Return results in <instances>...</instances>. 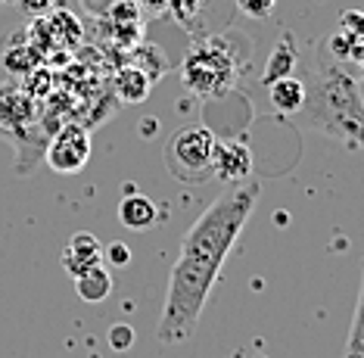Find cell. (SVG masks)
Here are the masks:
<instances>
[{
    "instance_id": "19",
    "label": "cell",
    "mask_w": 364,
    "mask_h": 358,
    "mask_svg": "<svg viewBox=\"0 0 364 358\" xmlns=\"http://www.w3.org/2000/svg\"><path fill=\"white\" fill-rule=\"evenodd\" d=\"M106 339H109V346L115 352H128V349L134 346V327H131V324H115V327H109Z\"/></svg>"
},
{
    "instance_id": "16",
    "label": "cell",
    "mask_w": 364,
    "mask_h": 358,
    "mask_svg": "<svg viewBox=\"0 0 364 358\" xmlns=\"http://www.w3.org/2000/svg\"><path fill=\"white\" fill-rule=\"evenodd\" d=\"M131 65H137L140 72H146L150 81L156 85V81L165 75V69H168V60H165V53L156 44H144V41H140L137 47H131Z\"/></svg>"
},
{
    "instance_id": "15",
    "label": "cell",
    "mask_w": 364,
    "mask_h": 358,
    "mask_svg": "<svg viewBox=\"0 0 364 358\" xmlns=\"http://www.w3.org/2000/svg\"><path fill=\"white\" fill-rule=\"evenodd\" d=\"M75 290L85 302H103L112 293V274L106 271V265H97V268H87L85 274L75 278Z\"/></svg>"
},
{
    "instance_id": "7",
    "label": "cell",
    "mask_w": 364,
    "mask_h": 358,
    "mask_svg": "<svg viewBox=\"0 0 364 358\" xmlns=\"http://www.w3.org/2000/svg\"><path fill=\"white\" fill-rule=\"evenodd\" d=\"M212 172H215V181H225V184H243V181L252 178V149L246 147L243 140L215 137Z\"/></svg>"
},
{
    "instance_id": "13",
    "label": "cell",
    "mask_w": 364,
    "mask_h": 358,
    "mask_svg": "<svg viewBox=\"0 0 364 358\" xmlns=\"http://www.w3.org/2000/svg\"><path fill=\"white\" fill-rule=\"evenodd\" d=\"M296 65H299V47H296L293 35H284L268 53V63H264V72H262V85H271V81L293 75Z\"/></svg>"
},
{
    "instance_id": "11",
    "label": "cell",
    "mask_w": 364,
    "mask_h": 358,
    "mask_svg": "<svg viewBox=\"0 0 364 358\" xmlns=\"http://www.w3.org/2000/svg\"><path fill=\"white\" fill-rule=\"evenodd\" d=\"M119 221L128 231H150L159 224V206L144 194H128L119 203Z\"/></svg>"
},
{
    "instance_id": "10",
    "label": "cell",
    "mask_w": 364,
    "mask_h": 358,
    "mask_svg": "<svg viewBox=\"0 0 364 358\" xmlns=\"http://www.w3.org/2000/svg\"><path fill=\"white\" fill-rule=\"evenodd\" d=\"M31 119H35V97L16 85L0 88V125L10 131H22Z\"/></svg>"
},
{
    "instance_id": "9",
    "label": "cell",
    "mask_w": 364,
    "mask_h": 358,
    "mask_svg": "<svg viewBox=\"0 0 364 358\" xmlns=\"http://www.w3.org/2000/svg\"><path fill=\"white\" fill-rule=\"evenodd\" d=\"M97 265H103V243L97 240L90 231H78V234L69 237V243L63 249V268L72 274V278H78V274H85L87 268H97Z\"/></svg>"
},
{
    "instance_id": "23",
    "label": "cell",
    "mask_w": 364,
    "mask_h": 358,
    "mask_svg": "<svg viewBox=\"0 0 364 358\" xmlns=\"http://www.w3.org/2000/svg\"><path fill=\"white\" fill-rule=\"evenodd\" d=\"M78 4L85 6V13H90L94 19H103V16L109 13L115 4H122V0H78Z\"/></svg>"
},
{
    "instance_id": "14",
    "label": "cell",
    "mask_w": 364,
    "mask_h": 358,
    "mask_svg": "<svg viewBox=\"0 0 364 358\" xmlns=\"http://www.w3.org/2000/svg\"><path fill=\"white\" fill-rule=\"evenodd\" d=\"M153 90V81L146 72H140L137 65L125 63L119 72H115V94H119L125 103H144Z\"/></svg>"
},
{
    "instance_id": "18",
    "label": "cell",
    "mask_w": 364,
    "mask_h": 358,
    "mask_svg": "<svg viewBox=\"0 0 364 358\" xmlns=\"http://www.w3.org/2000/svg\"><path fill=\"white\" fill-rule=\"evenodd\" d=\"M203 4H205V0H168V4H165V10L175 16L184 28H190V25L196 22V16H200Z\"/></svg>"
},
{
    "instance_id": "17",
    "label": "cell",
    "mask_w": 364,
    "mask_h": 358,
    "mask_svg": "<svg viewBox=\"0 0 364 358\" xmlns=\"http://www.w3.org/2000/svg\"><path fill=\"white\" fill-rule=\"evenodd\" d=\"M364 352V262H361V290H358V302H355L352 315V327L346 337V358L361 355Z\"/></svg>"
},
{
    "instance_id": "26",
    "label": "cell",
    "mask_w": 364,
    "mask_h": 358,
    "mask_svg": "<svg viewBox=\"0 0 364 358\" xmlns=\"http://www.w3.org/2000/svg\"><path fill=\"white\" fill-rule=\"evenodd\" d=\"M6 4H16V0H0V6H6Z\"/></svg>"
},
{
    "instance_id": "24",
    "label": "cell",
    "mask_w": 364,
    "mask_h": 358,
    "mask_svg": "<svg viewBox=\"0 0 364 358\" xmlns=\"http://www.w3.org/2000/svg\"><path fill=\"white\" fill-rule=\"evenodd\" d=\"M134 4L146 13H165V4H168V0H134Z\"/></svg>"
},
{
    "instance_id": "22",
    "label": "cell",
    "mask_w": 364,
    "mask_h": 358,
    "mask_svg": "<svg viewBox=\"0 0 364 358\" xmlns=\"http://www.w3.org/2000/svg\"><path fill=\"white\" fill-rule=\"evenodd\" d=\"M103 259H109L115 268H125V265L131 262V249L125 243H109L103 249Z\"/></svg>"
},
{
    "instance_id": "5",
    "label": "cell",
    "mask_w": 364,
    "mask_h": 358,
    "mask_svg": "<svg viewBox=\"0 0 364 358\" xmlns=\"http://www.w3.org/2000/svg\"><path fill=\"white\" fill-rule=\"evenodd\" d=\"M90 149H94L90 131L78 122H69L50 137V144L44 149V159L56 174H78V172H85Z\"/></svg>"
},
{
    "instance_id": "27",
    "label": "cell",
    "mask_w": 364,
    "mask_h": 358,
    "mask_svg": "<svg viewBox=\"0 0 364 358\" xmlns=\"http://www.w3.org/2000/svg\"><path fill=\"white\" fill-rule=\"evenodd\" d=\"M352 358H364V352H361V355H352Z\"/></svg>"
},
{
    "instance_id": "20",
    "label": "cell",
    "mask_w": 364,
    "mask_h": 358,
    "mask_svg": "<svg viewBox=\"0 0 364 358\" xmlns=\"http://www.w3.org/2000/svg\"><path fill=\"white\" fill-rule=\"evenodd\" d=\"M234 4H237L240 13L252 16V19H268V16L274 13L277 0H234Z\"/></svg>"
},
{
    "instance_id": "6",
    "label": "cell",
    "mask_w": 364,
    "mask_h": 358,
    "mask_svg": "<svg viewBox=\"0 0 364 358\" xmlns=\"http://www.w3.org/2000/svg\"><path fill=\"white\" fill-rule=\"evenodd\" d=\"M327 53L339 63H349V65H358L364 63V13L361 10H346L339 16V25L336 31L324 41Z\"/></svg>"
},
{
    "instance_id": "1",
    "label": "cell",
    "mask_w": 364,
    "mask_h": 358,
    "mask_svg": "<svg viewBox=\"0 0 364 358\" xmlns=\"http://www.w3.org/2000/svg\"><path fill=\"white\" fill-rule=\"evenodd\" d=\"M255 203H259V181L250 178L243 184H230L228 194H221L190 224L171 265L165 305L156 327V339L162 346H181L196 334L215 280L243 234Z\"/></svg>"
},
{
    "instance_id": "25",
    "label": "cell",
    "mask_w": 364,
    "mask_h": 358,
    "mask_svg": "<svg viewBox=\"0 0 364 358\" xmlns=\"http://www.w3.org/2000/svg\"><path fill=\"white\" fill-rule=\"evenodd\" d=\"M358 78H361V81H364V63H361V65H358Z\"/></svg>"
},
{
    "instance_id": "8",
    "label": "cell",
    "mask_w": 364,
    "mask_h": 358,
    "mask_svg": "<svg viewBox=\"0 0 364 358\" xmlns=\"http://www.w3.org/2000/svg\"><path fill=\"white\" fill-rule=\"evenodd\" d=\"M81 22L72 16L69 10H50L47 16H41V19H35V28H31V44H35V50L44 44V50L50 47H75L81 44Z\"/></svg>"
},
{
    "instance_id": "21",
    "label": "cell",
    "mask_w": 364,
    "mask_h": 358,
    "mask_svg": "<svg viewBox=\"0 0 364 358\" xmlns=\"http://www.w3.org/2000/svg\"><path fill=\"white\" fill-rule=\"evenodd\" d=\"M16 6L26 16H31V19H41V16L56 10V0H16Z\"/></svg>"
},
{
    "instance_id": "3",
    "label": "cell",
    "mask_w": 364,
    "mask_h": 358,
    "mask_svg": "<svg viewBox=\"0 0 364 358\" xmlns=\"http://www.w3.org/2000/svg\"><path fill=\"white\" fill-rule=\"evenodd\" d=\"M240 78V56L228 38H205L187 50L181 65V81L193 97L218 100L237 88Z\"/></svg>"
},
{
    "instance_id": "2",
    "label": "cell",
    "mask_w": 364,
    "mask_h": 358,
    "mask_svg": "<svg viewBox=\"0 0 364 358\" xmlns=\"http://www.w3.org/2000/svg\"><path fill=\"white\" fill-rule=\"evenodd\" d=\"M299 122L352 149H364V97L358 69L333 60L324 41L314 50Z\"/></svg>"
},
{
    "instance_id": "12",
    "label": "cell",
    "mask_w": 364,
    "mask_h": 358,
    "mask_svg": "<svg viewBox=\"0 0 364 358\" xmlns=\"http://www.w3.org/2000/svg\"><path fill=\"white\" fill-rule=\"evenodd\" d=\"M268 88V100L271 106L280 112V115H299V110L305 106V81L296 78V75H287V78H277L271 81Z\"/></svg>"
},
{
    "instance_id": "4",
    "label": "cell",
    "mask_w": 364,
    "mask_h": 358,
    "mask_svg": "<svg viewBox=\"0 0 364 358\" xmlns=\"http://www.w3.org/2000/svg\"><path fill=\"white\" fill-rule=\"evenodd\" d=\"M215 135L205 125H184L165 144V169L181 184H209L215 178L212 172Z\"/></svg>"
}]
</instances>
